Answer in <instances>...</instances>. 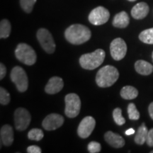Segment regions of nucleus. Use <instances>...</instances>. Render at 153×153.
<instances>
[{"label": "nucleus", "mask_w": 153, "mask_h": 153, "mask_svg": "<svg viewBox=\"0 0 153 153\" xmlns=\"http://www.w3.org/2000/svg\"><path fill=\"white\" fill-rule=\"evenodd\" d=\"M91 36L90 30L82 24L71 25L65 32L67 41L74 45H80L86 43L90 39Z\"/></svg>", "instance_id": "f257e3e1"}, {"label": "nucleus", "mask_w": 153, "mask_h": 153, "mask_svg": "<svg viewBox=\"0 0 153 153\" xmlns=\"http://www.w3.org/2000/svg\"><path fill=\"white\" fill-rule=\"evenodd\" d=\"M119 77V72L115 67L106 65L101 68L96 76V82L99 87L106 88L112 86Z\"/></svg>", "instance_id": "f03ea898"}, {"label": "nucleus", "mask_w": 153, "mask_h": 153, "mask_svg": "<svg viewBox=\"0 0 153 153\" xmlns=\"http://www.w3.org/2000/svg\"><path fill=\"white\" fill-rule=\"evenodd\" d=\"M105 52L102 49H97L94 52L82 55L79 58V64L85 70H94L104 62Z\"/></svg>", "instance_id": "7ed1b4c3"}, {"label": "nucleus", "mask_w": 153, "mask_h": 153, "mask_svg": "<svg viewBox=\"0 0 153 153\" xmlns=\"http://www.w3.org/2000/svg\"><path fill=\"white\" fill-rule=\"evenodd\" d=\"M15 55L18 60L26 65H33L36 62V53L30 45L20 43L15 50Z\"/></svg>", "instance_id": "20e7f679"}, {"label": "nucleus", "mask_w": 153, "mask_h": 153, "mask_svg": "<svg viewBox=\"0 0 153 153\" xmlns=\"http://www.w3.org/2000/svg\"><path fill=\"white\" fill-rule=\"evenodd\" d=\"M65 110V114L68 118H75L79 115L81 109V100L79 96L74 93H70L66 95Z\"/></svg>", "instance_id": "39448f33"}, {"label": "nucleus", "mask_w": 153, "mask_h": 153, "mask_svg": "<svg viewBox=\"0 0 153 153\" xmlns=\"http://www.w3.org/2000/svg\"><path fill=\"white\" fill-rule=\"evenodd\" d=\"M11 79L16 85L20 92H24L27 90L28 87V76L26 72L22 68L16 66L12 69L11 72Z\"/></svg>", "instance_id": "423d86ee"}, {"label": "nucleus", "mask_w": 153, "mask_h": 153, "mask_svg": "<svg viewBox=\"0 0 153 153\" xmlns=\"http://www.w3.org/2000/svg\"><path fill=\"white\" fill-rule=\"evenodd\" d=\"M37 39L45 52L52 54L55 51V43L51 33L45 28H40L37 32Z\"/></svg>", "instance_id": "0eeeda50"}, {"label": "nucleus", "mask_w": 153, "mask_h": 153, "mask_svg": "<svg viewBox=\"0 0 153 153\" xmlns=\"http://www.w3.org/2000/svg\"><path fill=\"white\" fill-rule=\"evenodd\" d=\"M31 120V116L28 110L24 108H19L14 112V122L16 128L23 131L29 126Z\"/></svg>", "instance_id": "6e6552de"}, {"label": "nucleus", "mask_w": 153, "mask_h": 153, "mask_svg": "<svg viewBox=\"0 0 153 153\" xmlns=\"http://www.w3.org/2000/svg\"><path fill=\"white\" fill-rule=\"evenodd\" d=\"M110 13L108 10L103 7H98L94 9L89 15V21L95 26L104 24L108 21Z\"/></svg>", "instance_id": "1a4fd4ad"}, {"label": "nucleus", "mask_w": 153, "mask_h": 153, "mask_svg": "<svg viewBox=\"0 0 153 153\" xmlns=\"http://www.w3.org/2000/svg\"><path fill=\"white\" fill-rule=\"evenodd\" d=\"M110 52L115 60H120L126 56L127 53V45L123 39L117 38L114 39L110 45Z\"/></svg>", "instance_id": "9d476101"}, {"label": "nucleus", "mask_w": 153, "mask_h": 153, "mask_svg": "<svg viewBox=\"0 0 153 153\" xmlns=\"http://www.w3.org/2000/svg\"><path fill=\"white\" fill-rule=\"evenodd\" d=\"M96 120L91 116H86L78 126L77 133L81 138H87L91 135L95 128Z\"/></svg>", "instance_id": "9b49d317"}, {"label": "nucleus", "mask_w": 153, "mask_h": 153, "mask_svg": "<svg viewBox=\"0 0 153 153\" xmlns=\"http://www.w3.org/2000/svg\"><path fill=\"white\" fill-rule=\"evenodd\" d=\"M64 123V118L60 114H51L44 118L42 126L46 131H54L61 127Z\"/></svg>", "instance_id": "f8f14e48"}, {"label": "nucleus", "mask_w": 153, "mask_h": 153, "mask_svg": "<svg viewBox=\"0 0 153 153\" xmlns=\"http://www.w3.org/2000/svg\"><path fill=\"white\" fill-rule=\"evenodd\" d=\"M64 87V82L59 76H53L49 79L45 87V91L49 94H55L60 92Z\"/></svg>", "instance_id": "ddd939ff"}, {"label": "nucleus", "mask_w": 153, "mask_h": 153, "mask_svg": "<svg viewBox=\"0 0 153 153\" xmlns=\"http://www.w3.org/2000/svg\"><path fill=\"white\" fill-rule=\"evenodd\" d=\"M105 140L108 144L115 148H120L125 145V140L120 135L113 133L111 131H108L105 133Z\"/></svg>", "instance_id": "4468645a"}, {"label": "nucleus", "mask_w": 153, "mask_h": 153, "mask_svg": "<svg viewBox=\"0 0 153 153\" xmlns=\"http://www.w3.org/2000/svg\"><path fill=\"white\" fill-rule=\"evenodd\" d=\"M1 143L5 146H10L14 142V131L11 126L4 125L0 131Z\"/></svg>", "instance_id": "2eb2a0df"}, {"label": "nucleus", "mask_w": 153, "mask_h": 153, "mask_svg": "<svg viewBox=\"0 0 153 153\" xmlns=\"http://www.w3.org/2000/svg\"><path fill=\"white\" fill-rule=\"evenodd\" d=\"M149 13V7L146 3H137L133 7L131 15L135 19H143L147 16Z\"/></svg>", "instance_id": "dca6fc26"}, {"label": "nucleus", "mask_w": 153, "mask_h": 153, "mask_svg": "<svg viewBox=\"0 0 153 153\" xmlns=\"http://www.w3.org/2000/svg\"><path fill=\"white\" fill-rule=\"evenodd\" d=\"M129 16L126 11H121L114 16L113 25L116 28H123L127 27L129 24Z\"/></svg>", "instance_id": "f3484780"}, {"label": "nucleus", "mask_w": 153, "mask_h": 153, "mask_svg": "<svg viewBox=\"0 0 153 153\" xmlns=\"http://www.w3.org/2000/svg\"><path fill=\"white\" fill-rule=\"evenodd\" d=\"M135 69L137 73L142 75H149L153 71V66L145 60H137L135 64Z\"/></svg>", "instance_id": "a211bd4d"}, {"label": "nucleus", "mask_w": 153, "mask_h": 153, "mask_svg": "<svg viewBox=\"0 0 153 153\" xmlns=\"http://www.w3.org/2000/svg\"><path fill=\"white\" fill-rule=\"evenodd\" d=\"M148 130L146 126L145 123H143L142 125L139 127L137 130L136 135L135 137V142L137 145H142L146 142L147 137H148Z\"/></svg>", "instance_id": "6ab92c4d"}, {"label": "nucleus", "mask_w": 153, "mask_h": 153, "mask_svg": "<svg viewBox=\"0 0 153 153\" xmlns=\"http://www.w3.org/2000/svg\"><path fill=\"white\" fill-rule=\"evenodd\" d=\"M138 95V91L132 86H126L120 90V96L124 99L131 100L135 99Z\"/></svg>", "instance_id": "aec40b11"}, {"label": "nucleus", "mask_w": 153, "mask_h": 153, "mask_svg": "<svg viewBox=\"0 0 153 153\" xmlns=\"http://www.w3.org/2000/svg\"><path fill=\"white\" fill-rule=\"evenodd\" d=\"M11 24L7 19H3L0 23V38H8L11 33Z\"/></svg>", "instance_id": "412c9836"}, {"label": "nucleus", "mask_w": 153, "mask_h": 153, "mask_svg": "<svg viewBox=\"0 0 153 153\" xmlns=\"http://www.w3.org/2000/svg\"><path fill=\"white\" fill-rule=\"evenodd\" d=\"M139 39L143 43L153 44V28L146 29L141 32L139 35Z\"/></svg>", "instance_id": "4be33fe9"}, {"label": "nucleus", "mask_w": 153, "mask_h": 153, "mask_svg": "<svg viewBox=\"0 0 153 153\" xmlns=\"http://www.w3.org/2000/svg\"><path fill=\"white\" fill-rule=\"evenodd\" d=\"M43 136L44 134L43 131L38 128L31 129L28 133V139L31 140L39 141L41 139H43Z\"/></svg>", "instance_id": "5701e85b"}, {"label": "nucleus", "mask_w": 153, "mask_h": 153, "mask_svg": "<svg viewBox=\"0 0 153 153\" xmlns=\"http://www.w3.org/2000/svg\"><path fill=\"white\" fill-rule=\"evenodd\" d=\"M113 118L117 125L123 126L126 123V119L122 116V111L120 108H115L113 111Z\"/></svg>", "instance_id": "b1692460"}, {"label": "nucleus", "mask_w": 153, "mask_h": 153, "mask_svg": "<svg viewBox=\"0 0 153 153\" xmlns=\"http://www.w3.org/2000/svg\"><path fill=\"white\" fill-rule=\"evenodd\" d=\"M128 114L129 118L131 120H137L140 118V113L137 111L135 105L131 103L128 106Z\"/></svg>", "instance_id": "393cba45"}, {"label": "nucleus", "mask_w": 153, "mask_h": 153, "mask_svg": "<svg viewBox=\"0 0 153 153\" xmlns=\"http://www.w3.org/2000/svg\"><path fill=\"white\" fill-rule=\"evenodd\" d=\"M36 2V0H20L21 7L26 13L31 12Z\"/></svg>", "instance_id": "a878e982"}, {"label": "nucleus", "mask_w": 153, "mask_h": 153, "mask_svg": "<svg viewBox=\"0 0 153 153\" xmlns=\"http://www.w3.org/2000/svg\"><path fill=\"white\" fill-rule=\"evenodd\" d=\"M10 94L4 88H0V103L1 105H7L10 102Z\"/></svg>", "instance_id": "bb28decb"}, {"label": "nucleus", "mask_w": 153, "mask_h": 153, "mask_svg": "<svg viewBox=\"0 0 153 153\" xmlns=\"http://www.w3.org/2000/svg\"><path fill=\"white\" fill-rule=\"evenodd\" d=\"M88 151L90 153H98L101 151V145L100 143L92 141L89 143L88 145Z\"/></svg>", "instance_id": "cd10ccee"}, {"label": "nucleus", "mask_w": 153, "mask_h": 153, "mask_svg": "<svg viewBox=\"0 0 153 153\" xmlns=\"http://www.w3.org/2000/svg\"><path fill=\"white\" fill-rule=\"evenodd\" d=\"M146 143L148 145V146L153 147V128L150 129L148 131Z\"/></svg>", "instance_id": "c85d7f7f"}, {"label": "nucleus", "mask_w": 153, "mask_h": 153, "mask_svg": "<svg viewBox=\"0 0 153 153\" xmlns=\"http://www.w3.org/2000/svg\"><path fill=\"white\" fill-rule=\"evenodd\" d=\"M27 152L28 153H41L42 151L41 149L38 146H36V145H31V146H29L27 148Z\"/></svg>", "instance_id": "c756f323"}, {"label": "nucleus", "mask_w": 153, "mask_h": 153, "mask_svg": "<svg viewBox=\"0 0 153 153\" xmlns=\"http://www.w3.org/2000/svg\"><path fill=\"white\" fill-rule=\"evenodd\" d=\"M7 74V68L2 63L0 64V79H2Z\"/></svg>", "instance_id": "7c9ffc66"}, {"label": "nucleus", "mask_w": 153, "mask_h": 153, "mask_svg": "<svg viewBox=\"0 0 153 153\" xmlns=\"http://www.w3.org/2000/svg\"><path fill=\"white\" fill-rule=\"evenodd\" d=\"M148 111H149V114H150V116L153 120V102L151 103L150 106H149Z\"/></svg>", "instance_id": "2f4dec72"}, {"label": "nucleus", "mask_w": 153, "mask_h": 153, "mask_svg": "<svg viewBox=\"0 0 153 153\" xmlns=\"http://www.w3.org/2000/svg\"><path fill=\"white\" fill-rule=\"evenodd\" d=\"M135 133V130L133 128H130L128 131H126V135H131Z\"/></svg>", "instance_id": "473e14b6"}, {"label": "nucleus", "mask_w": 153, "mask_h": 153, "mask_svg": "<svg viewBox=\"0 0 153 153\" xmlns=\"http://www.w3.org/2000/svg\"><path fill=\"white\" fill-rule=\"evenodd\" d=\"M128 1H136V0H128Z\"/></svg>", "instance_id": "72a5a7b5"}, {"label": "nucleus", "mask_w": 153, "mask_h": 153, "mask_svg": "<svg viewBox=\"0 0 153 153\" xmlns=\"http://www.w3.org/2000/svg\"><path fill=\"white\" fill-rule=\"evenodd\" d=\"M152 61H153V52H152Z\"/></svg>", "instance_id": "f704fd0d"}, {"label": "nucleus", "mask_w": 153, "mask_h": 153, "mask_svg": "<svg viewBox=\"0 0 153 153\" xmlns=\"http://www.w3.org/2000/svg\"><path fill=\"white\" fill-rule=\"evenodd\" d=\"M151 153H153V150L152 151V152H151Z\"/></svg>", "instance_id": "c9c22d12"}]
</instances>
